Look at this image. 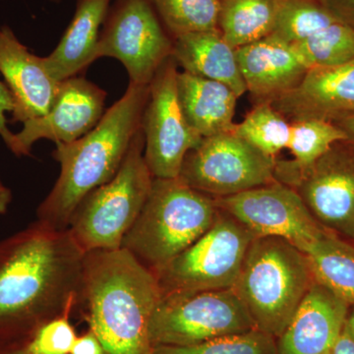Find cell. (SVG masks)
<instances>
[{
  "label": "cell",
  "mask_w": 354,
  "mask_h": 354,
  "mask_svg": "<svg viewBox=\"0 0 354 354\" xmlns=\"http://www.w3.org/2000/svg\"><path fill=\"white\" fill-rule=\"evenodd\" d=\"M85 252L68 230L34 221L0 241V341H30L80 304Z\"/></svg>",
  "instance_id": "6da1fadb"
},
{
  "label": "cell",
  "mask_w": 354,
  "mask_h": 354,
  "mask_svg": "<svg viewBox=\"0 0 354 354\" xmlns=\"http://www.w3.org/2000/svg\"><path fill=\"white\" fill-rule=\"evenodd\" d=\"M160 299L155 274L124 249L85 253L79 306L106 354H153L150 322Z\"/></svg>",
  "instance_id": "7a4b0ae2"
},
{
  "label": "cell",
  "mask_w": 354,
  "mask_h": 354,
  "mask_svg": "<svg viewBox=\"0 0 354 354\" xmlns=\"http://www.w3.org/2000/svg\"><path fill=\"white\" fill-rule=\"evenodd\" d=\"M149 94V85L129 83L92 131L71 143L55 144L53 157L60 174L37 209V221L53 230H67L79 203L115 176L142 128Z\"/></svg>",
  "instance_id": "3957f363"
},
{
  "label": "cell",
  "mask_w": 354,
  "mask_h": 354,
  "mask_svg": "<svg viewBox=\"0 0 354 354\" xmlns=\"http://www.w3.org/2000/svg\"><path fill=\"white\" fill-rule=\"evenodd\" d=\"M215 198L180 178H153L138 218L121 248L155 274L192 245L215 223Z\"/></svg>",
  "instance_id": "277c9868"
},
{
  "label": "cell",
  "mask_w": 354,
  "mask_h": 354,
  "mask_svg": "<svg viewBox=\"0 0 354 354\" xmlns=\"http://www.w3.org/2000/svg\"><path fill=\"white\" fill-rule=\"evenodd\" d=\"M306 254L286 239L255 237L232 290L256 329L277 339L314 283Z\"/></svg>",
  "instance_id": "5b68a950"
},
{
  "label": "cell",
  "mask_w": 354,
  "mask_h": 354,
  "mask_svg": "<svg viewBox=\"0 0 354 354\" xmlns=\"http://www.w3.org/2000/svg\"><path fill=\"white\" fill-rule=\"evenodd\" d=\"M144 149L145 135L141 128L115 176L88 193L74 209L67 230L84 252L121 248L152 187L153 177Z\"/></svg>",
  "instance_id": "8992f818"
},
{
  "label": "cell",
  "mask_w": 354,
  "mask_h": 354,
  "mask_svg": "<svg viewBox=\"0 0 354 354\" xmlns=\"http://www.w3.org/2000/svg\"><path fill=\"white\" fill-rule=\"evenodd\" d=\"M255 237L220 209L215 223L199 239L153 274L160 297L234 288Z\"/></svg>",
  "instance_id": "52a82bcc"
},
{
  "label": "cell",
  "mask_w": 354,
  "mask_h": 354,
  "mask_svg": "<svg viewBox=\"0 0 354 354\" xmlns=\"http://www.w3.org/2000/svg\"><path fill=\"white\" fill-rule=\"evenodd\" d=\"M256 329L245 305L232 288L160 297L150 322L158 346H189Z\"/></svg>",
  "instance_id": "ba28073f"
},
{
  "label": "cell",
  "mask_w": 354,
  "mask_h": 354,
  "mask_svg": "<svg viewBox=\"0 0 354 354\" xmlns=\"http://www.w3.org/2000/svg\"><path fill=\"white\" fill-rule=\"evenodd\" d=\"M276 165L230 131L203 138L185 156L178 178L218 199L276 183Z\"/></svg>",
  "instance_id": "9c48e42d"
},
{
  "label": "cell",
  "mask_w": 354,
  "mask_h": 354,
  "mask_svg": "<svg viewBox=\"0 0 354 354\" xmlns=\"http://www.w3.org/2000/svg\"><path fill=\"white\" fill-rule=\"evenodd\" d=\"M172 46L151 0H115L102 26L95 60L115 58L127 70L130 83L150 85L171 57Z\"/></svg>",
  "instance_id": "30bf717a"
},
{
  "label": "cell",
  "mask_w": 354,
  "mask_h": 354,
  "mask_svg": "<svg viewBox=\"0 0 354 354\" xmlns=\"http://www.w3.org/2000/svg\"><path fill=\"white\" fill-rule=\"evenodd\" d=\"M177 64L174 57L160 65L151 81L144 111V158L153 178H177L184 158L202 137L188 124L177 93Z\"/></svg>",
  "instance_id": "8fae6325"
},
{
  "label": "cell",
  "mask_w": 354,
  "mask_h": 354,
  "mask_svg": "<svg viewBox=\"0 0 354 354\" xmlns=\"http://www.w3.org/2000/svg\"><path fill=\"white\" fill-rule=\"evenodd\" d=\"M216 202L221 211L239 221L256 237L286 239L305 254L329 232L312 216L297 191L279 181L218 198Z\"/></svg>",
  "instance_id": "7c38bea8"
},
{
  "label": "cell",
  "mask_w": 354,
  "mask_h": 354,
  "mask_svg": "<svg viewBox=\"0 0 354 354\" xmlns=\"http://www.w3.org/2000/svg\"><path fill=\"white\" fill-rule=\"evenodd\" d=\"M279 183L295 188L326 230L354 241V144L337 142L304 171Z\"/></svg>",
  "instance_id": "4fadbf2b"
},
{
  "label": "cell",
  "mask_w": 354,
  "mask_h": 354,
  "mask_svg": "<svg viewBox=\"0 0 354 354\" xmlns=\"http://www.w3.org/2000/svg\"><path fill=\"white\" fill-rule=\"evenodd\" d=\"M108 93L84 77L60 82L50 111L41 118L26 121L16 133L17 157L31 156L32 147L41 139L53 143H71L82 138L102 120Z\"/></svg>",
  "instance_id": "5bb4252c"
},
{
  "label": "cell",
  "mask_w": 354,
  "mask_h": 354,
  "mask_svg": "<svg viewBox=\"0 0 354 354\" xmlns=\"http://www.w3.org/2000/svg\"><path fill=\"white\" fill-rule=\"evenodd\" d=\"M0 73L13 97L11 122L41 118L50 111L60 82L39 57L21 43L8 26L0 27Z\"/></svg>",
  "instance_id": "9a60e30c"
},
{
  "label": "cell",
  "mask_w": 354,
  "mask_h": 354,
  "mask_svg": "<svg viewBox=\"0 0 354 354\" xmlns=\"http://www.w3.org/2000/svg\"><path fill=\"white\" fill-rule=\"evenodd\" d=\"M270 104L290 123L308 118L334 121L354 113V58L309 69L297 87Z\"/></svg>",
  "instance_id": "2e32d148"
},
{
  "label": "cell",
  "mask_w": 354,
  "mask_h": 354,
  "mask_svg": "<svg viewBox=\"0 0 354 354\" xmlns=\"http://www.w3.org/2000/svg\"><path fill=\"white\" fill-rule=\"evenodd\" d=\"M351 306L314 281L278 339L279 354H330Z\"/></svg>",
  "instance_id": "e0dca14e"
},
{
  "label": "cell",
  "mask_w": 354,
  "mask_h": 354,
  "mask_svg": "<svg viewBox=\"0 0 354 354\" xmlns=\"http://www.w3.org/2000/svg\"><path fill=\"white\" fill-rule=\"evenodd\" d=\"M247 91L260 102H272L290 92L308 68L290 44L269 36L236 48Z\"/></svg>",
  "instance_id": "ac0fdd59"
},
{
  "label": "cell",
  "mask_w": 354,
  "mask_h": 354,
  "mask_svg": "<svg viewBox=\"0 0 354 354\" xmlns=\"http://www.w3.org/2000/svg\"><path fill=\"white\" fill-rule=\"evenodd\" d=\"M113 0H77L75 13L55 50L44 57L53 79L62 82L95 62L102 27Z\"/></svg>",
  "instance_id": "d6986e66"
},
{
  "label": "cell",
  "mask_w": 354,
  "mask_h": 354,
  "mask_svg": "<svg viewBox=\"0 0 354 354\" xmlns=\"http://www.w3.org/2000/svg\"><path fill=\"white\" fill-rule=\"evenodd\" d=\"M171 57L183 71L225 84L239 97L247 92L236 50L223 39L218 29L176 37Z\"/></svg>",
  "instance_id": "ffe728a7"
},
{
  "label": "cell",
  "mask_w": 354,
  "mask_h": 354,
  "mask_svg": "<svg viewBox=\"0 0 354 354\" xmlns=\"http://www.w3.org/2000/svg\"><path fill=\"white\" fill-rule=\"evenodd\" d=\"M177 93L188 124L202 138L232 131L239 97L227 85L178 71Z\"/></svg>",
  "instance_id": "44dd1931"
},
{
  "label": "cell",
  "mask_w": 354,
  "mask_h": 354,
  "mask_svg": "<svg viewBox=\"0 0 354 354\" xmlns=\"http://www.w3.org/2000/svg\"><path fill=\"white\" fill-rule=\"evenodd\" d=\"M314 281L354 306V247L327 232L307 251Z\"/></svg>",
  "instance_id": "7402d4cb"
},
{
  "label": "cell",
  "mask_w": 354,
  "mask_h": 354,
  "mask_svg": "<svg viewBox=\"0 0 354 354\" xmlns=\"http://www.w3.org/2000/svg\"><path fill=\"white\" fill-rule=\"evenodd\" d=\"M281 0H221L218 30L232 48L271 36Z\"/></svg>",
  "instance_id": "603a6c76"
},
{
  "label": "cell",
  "mask_w": 354,
  "mask_h": 354,
  "mask_svg": "<svg viewBox=\"0 0 354 354\" xmlns=\"http://www.w3.org/2000/svg\"><path fill=\"white\" fill-rule=\"evenodd\" d=\"M348 140L346 133L332 121L308 118L290 122V134L286 149L293 160L277 162V180L308 169L325 155L337 142Z\"/></svg>",
  "instance_id": "cb8c5ba5"
},
{
  "label": "cell",
  "mask_w": 354,
  "mask_h": 354,
  "mask_svg": "<svg viewBox=\"0 0 354 354\" xmlns=\"http://www.w3.org/2000/svg\"><path fill=\"white\" fill-rule=\"evenodd\" d=\"M337 22L322 0H281L271 36L297 44Z\"/></svg>",
  "instance_id": "d4e9b609"
},
{
  "label": "cell",
  "mask_w": 354,
  "mask_h": 354,
  "mask_svg": "<svg viewBox=\"0 0 354 354\" xmlns=\"http://www.w3.org/2000/svg\"><path fill=\"white\" fill-rule=\"evenodd\" d=\"M232 132L254 148L276 158L290 140V123L270 102H260Z\"/></svg>",
  "instance_id": "484cf974"
},
{
  "label": "cell",
  "mask_w": 354,
  "mask_h": 354,
  "mask_svg": "<svg viewBox=\"0 0 354 354\" xmlns=\"http://www.w3.org/2000/svg\"><path fill=\"white\" fill-rule=\"evenodd\" d=\"M290 46L308 70L335 66L354 58V30L337 22Z\"/></svg>",
  "instance_id": "4316f807"
},
{
  "label": "cell",
  "mask_w": 354,
  "mask_h": 354,
  "mask_svg": "<svg viewBox=\"0 0 354 354\" xmlns=\"http://www.w3.org/2000/svg\"><path fill=\"white\" fill-rule=\"evenodd\" d=\"M174 38L218 29L221 0H151Z\"/></svg>",
  "instance_id": "83f0119b"
},
{
  "label": "cell",
  "mask_w": 354,
  "mask_h": 354,
  "mask_svg": "<svg viewBox=\"0 0 354 354\" xmlns=\"http://www.w3.org/2000/svg\"><path fill=\"white\" fill-rule=\"evenodd\" d=\"M153 354H279L276 337L257 329L189 346H158Z\"/></svg>",
  "instance_id": "f1b7e54d"
},
{
  "label": "cell",
  "mask_w": 354,
  "mask_h": 354,
  "mask_svg": "<svg viewBox=\"0 0 354 354\" xmlns=\"http://www.w3.org/2000/svg\"><path fill=\"white\" fill-rule=\"evenodd\" d=\"M70 315L64 314L41 326L28 342L29 353L70 354L77 339Z\"/></svg>",
  "instance_id": "f546056e"
},
{
  "label": "cell",
  "mask_w": 354,
  "mask_h": 354,
  "mask_svg": "<svg viewBox=\"0 0 354 354\" xmlns=\"http://www.w3.org/2000/svg\"><path fill=\"white\" fill-rule=\"evenodd\" d=\"M14 108L13 97L6 84L0 81V137L3 140L7 148L16 155L17 143L15 134L7 125L6 113H12Z\"/></svg>",
  "instance_id": "4dcf8cb0"
},
{
  "label": "cell",
  "mask_w": 354,
  "mask_h": 354,
  "mask_svg": "<svg viewBox=\"0 0 354 354\" xmlns=\"http://www.w3.org/2000/svg\"><path fill=\"white\" fill-rule=\"evenodd\" d=\"M339 22L354 30V0H322Z\"/></svg>",
  "instance_id": "1f68e13d"
},
{
  "label": "cell",
  "mask_w": 354,
  "mask_h": 354,
  "mask_svg": "<svg viewBox=\"0 0 354 354\" xmlns=\"http://www.w3.org/2000/svg\"><path fill=\"white\" fill-rule=\"evenodd\" d=\"M70 354H106V351L95 333L88 329L85 334L77 337Z\"/></svg>",
  "instance_id": "d6a6232c"
},
{
  "label": "cell",
  "mask_w": 354,
  "mask_h": 354,
  "mask_svg": "<svg viewBox=\"0 0 354 354\" xmlns=\"http://www.w3.org/2000/svg\"><path fill=\"white\" fill-rule=\"evenodd\" d=\"M330 354H354V337L346 323Z\"/></svg>",
  "instance_id": "836d02e7"
},
{
  "label": "cell",
  "mask_w": 354,
  "mask_h": 354,
  "mask_svg": "<svg viewBox=\"0 0 354 354\" xmlns=\"http://www.w3.org/2000/svg\"><path fill=\"white\" fill-rule=\"evenodd\" d=\"M29 341H0V354H30Z\"/></svg>",
  "instance_id": "e575fe53"
},
{
  "label": "cell",
  "mask_w": 354,
  "mask_h": 354,
  "mask_svg": "<svg viewBox=\"0 0 354 354\" xmlns=\"http://www.w3.org/2000/svg\"><path fill=\"white\" fill-rule=\"evenodd\" d=\"M332 122L346 133V136H348V141L354 144V113L342 116V118L332 121Z\"/></svg>",
  "instance_id": "d590c367"
},
{
  "label": "cell",
  "mask_w": 354,
  "mask_h": 354,
  "mask_svg": "<svg viewBox=\"0 0 354 354\" xmlns=\"http://www.w3.org/2000/svg\"><path fill=\"white\" fill-rule=\"evenodd\" d=\"M11 202H12V192L4 185L0 178V216L6 215Z\"/></svg>",
  "instance_id": "8d00e7d4"
},
{
  "label": "cell",
  "mask_w": 354,
  "mask_h": 354,
  "mask_svg": "<svg viewBox=\"0 0 354 354\" xmlns=\"http://www.w3.org/2000/svg\"><path fill=\"white\" fill-rule=\"evenodd\" d=\"M346 326H348V330H351V335L354 337V306L351 310L349 309Z\"/></svg>",
  "instance_id": "74e56055"
},
{
  "label": "cell",
  "mask_w": 354,
  "mask_h": 354,
  "mask_svg": "<svg viewBox=\"0 0 354 354\" xmlns=\"http://www.w3.org/2000/svg\"><path fill=\"white\" fill-rule=\"evenodd\" d=\"M51 1H59V0H51Z\"/></svg>",
  "instance_id": "f35d334b"
}]
</instances>
